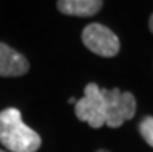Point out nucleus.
Segmentation results:
<instances>
[{
    "label": "nucleus",
    "mask_w": 153,
    "mask_h": 152,
    "mask_svg": "<svg viewBox=\"0 0 153 152\" xmlns=\"http://www.w3.org/2000/svg\"><path fill=\"white\" fill-rule=\"evenodd\" d=\"M96 152H108V151H105V149H99V151H96Z\"/></svg>",
    "instance_id": "obj_10"
},
{
    "label": "nucleus",
    "mask_w": 153,
    "mask_h": 152,
    "mask_svg": "<svg viewBox=\"0 0 153 152\" xmlns=\"http://www.w3.org/2000/svg\"><path fill=\"white\" fill-rule=\"evenodd\" d=\"M139 133L147 145L153 148V117H146L139 123Z\"/></svg>",
    "instance_id": "obj_7"
},
{
    "label": "nucleus",
    "mask_w": 153,
    "mask_h": 152,
    "mask_svg": "<svg viewBox=\"0 0 153 152\" xmlns=\"http://www.w3.org/2000/svg\"><path fill=\"white\" fill-rule=\"evenodd\" d=\"M105 101V124L111 129L122 126L136 113V100L130 92L119 88H102Z\"/></svg>",
    "instance_id": "obj_2"
},
{
    "label": "nucleus",
    "mask_w": 153,
    "mask_h": 152,
    "mask_svg": "<svg viewBox=\"0 0 153 152\" xmlns=\"http://www.w3.org/2000/svg\"><path fill=\"white\" fill-rule=\"evenodd\" d=\"M30 64L22 53L16 51L10 45L0 42V76L14 78L28 73Z\"/></svg>",
    "instance_id": "obj_5"
},
{
    "label": "nucleus",
    "mask_w": 153,
    "mask_h": 152,
    "mask_svg": "<svg viewBox=\"0 0 153 152\" xmlns=\"http://www.w3.org/2000/svg\"><path fill=\"white\" fill-rule=\"evenodd\" d=\"M68 103H70V104H74V103H76V100H74V98H73V96H71V98H70V100H68Z\"/></svg>",
    "instance_id": "obj_9"
},
{
    "label": "nucleus",
    "mask_w": 153,
    "mask_h": 152,
    "mask_svg": "<svg viewBox=\"0 0 153 152\" xmlns=\"http://www.w3.org/2000/svg\"><path fill=\"white\" fill-rule=\"evenodd\" d=\"M74 113L77 120L87 123L93 129L105 124V101L102 88L96 82H90L84 88V96L74 103Z\"/></svg>",
    "instance_id": "obj_3"
},
{
    "label": "nucleus",
    "mask_w": 153,
    "mask_h": 152,
    "mask_svg": "<svg viewBox=\"0 0 153 152\" xmlns=\"http://www.w3.org/2000/svg\"><path fill=\"white\" fill-rule=\"evenodd\" d=\"M84 45L97 56L113 58L119 53V39L110 28L101 23H90L82 31Z\"/></svg>",
    "instance_id": "obj_4"
},
{
    "label": "nucleus",
    "mask_w": 153,
    "mask_h": 152,
    "mask_svg": "<svg viewBox=\"0 0 153 152\" xmlns=\"http://www.w3.org/2000/svg\"><path fill=\"white\" fill-rule=\"evenodd\" d=\"M102 0H57V10L67 16L90 17L101 11Z\"/></svg>",
    "instance_id": "obj_6"
},
{
    "label": "nucleus",
    "mask_w": 153,
    "mask_h": 152,
    "mask_svg": "<svg viewBox=\"0 0 153 152\" xmlns=\"http://www.w3.org/2000/svg\"><path fill=\"white\" fill-rule=\"evenodd\" d=\"M0 143L11 152H36L42 138L22 121L20 110L8 107L0 112Z\"/></svg>",
    "instance_id": "obj_1"
},
{
    "label": "nucleus",
    "mask_w": 153,
    "mask_h": 152,
    "mask_svg": "<svg viewBox=\"0 0 153 152\" xmlns=\"http://www.w3.org/2000/svg\"><path fill=\"white\" fill-rule=\"evenodd\" d=\"M0 152H5V151H2V149H0Z\"/></svg>",
    "instance_id": "obj_11"
},
{
    "label": "nucleus",
    "mask_w": 153,
    "mask_h": 152,
    "mask_svg": "<svg viewBox=\"0 0 153 152\" xmlns=\"http://www.w3.org/2000/svg\"><path fill=\"white\" fill-rule=\"evenodd\" d=\"M149 28H150V31L153 33V14L150 16V20H149Z\"/></svg>",
    "instance_id": "obj_8"
}]
</instances>
